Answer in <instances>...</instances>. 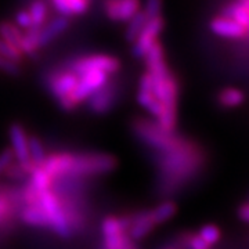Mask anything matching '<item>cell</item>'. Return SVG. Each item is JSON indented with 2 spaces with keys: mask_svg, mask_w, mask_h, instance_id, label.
<instances>
[{
  "mask_svg": "<svg viewBox=\"0 0 249 249\" xmlns=\"http://www.w3.org/2000/svg\"><path fill=\"white\" fill-rule=\"evenodd\" d=\"M211 32L216 36L226 37V39H244L248 36V31L235 22L234 19L224 16H216L209 22Z\"/></svg>",
  "mask_w": 249,
  "mask_h": 249,
  "instance_id": "cell-15",
  "label": "cell"
},
{
  "mask_svg": "<svg viewBox=\"0 0 249 249\" xmlns=\"http://www.w3.org/2000/svg\"><path fill=\"white\" fill-rule=\"evenodd\" d=\"M181 249H211L209 247L196 232H184L176 240Z\"/></svg>",
  "mask_w": 249,
  "mask_h": 249,
  "instance_id": "cell-25",
  "label": "cell"
},
{
  "mask_svg": "<svg viewBox=\"0 0 249 249\" xmlns=\"http://www.w3.org/2000/svg\"><path fill=\"white\" fill-rule=\"evenodd\" d=\"M71 25V19L62 16L50 18L45 25L37 29V43L39 47L43 49L50 43H53L54 40L61 36L64 32H67V29Z\"/></svg>",
  "mask_w": 249,
  "mask_h": 249,
  "instance_id": "cell-14",
  "label": "cell"
},
{
  "mask_svg": "<svg viewBox=\"0 0 249 249\" xmlns=\"http://www.w3.org/2000/svg\"><path fill=\"white\" fill-rule=\"evenodd\" d=\"M130 127H132L134 137L152 152H160L165 150L176 134V132L163 130L155 121L148 119V118H142V116L134 118Z\"/></svg>",
  "mask_w": 249,
  "mask_h": 249,
  "instance_id": "cell-3",
  "label": "cell"
},
{
  "mask_svg": "<svg viewBox=\"0 0 249 249\" xmlns=\"http://www.w3.org/2000/svg\"><path fill=\"white\" fill-rule=\"evenodd\" d=\"M154 160L160 172V191L169 196L196 178L205 158L196 142L176 133L165 150L154 152Z\"/></svg>",
  "mask_w": 249,
  "mask_h": 249,
  "instance_id": "cell-1",
  "label": "cell"
},
{
  "mask_svg": "<svg viewBox=\"0 0 249 249\" xmlns=\"http://www.w3.org/2000/svg\"><path fill=\"white\" fill-rule=\"evenodd\" d=\"M238 216H240L241 220L249 223V202L241 206L240 211H238Z\"/></svg>",
  "mask_w": 249,
  "mask_h": 249,
  "instance_id": "cell-33",
  "label": "cell"
},
{
  "mask_svg": "<svg viewBox=\"0 0 249 249\" xmlns=\"http://www.w3.org/2000/svg\"><path fill=\"white\" fill-rule=\"evenodd\" d=\"M126 217H127V230H126V232H127V237L133 242L145 238L157 227V224L152 222L150 211L136 212V213L127 214Z\"/></svg>",
  "mask_w": 249,
  "mask_h": 249,
  "instance_id": "cell-13",
  "label": "cell"
},
{
  "mask_svg": "<svg viewBox=\"0 0 249 249\" xmlns=\"http://www.w3.org/2000/svg\"><path fill=\"white\" fill-rule=\"evenodd\" d=\"M163 29H165L163 16L148 19V22L145 24V27L142 28V31L140 32V35L137 36L136 40L132 43V54L134 55V58L142 60L144 55L150 50V47L158 40Z\"/></svg>",
  "mask_w": 249,
  "mask_h": 249,
  "instance_id": "cell-7",
  "label": "cell"
},
{
  "mask_svg": "<svg viewBox=\"0 0 249 249\" xmlns=\"http://www.w3.org/2000/svg\"><path fill=\"white\" fill-rule=\"evenodd\" d=\"M119 97V88L116 83L108 82L106 86L94 91L88 98V108L94 115H106L112 108L115 107Z\"/></svg>",
  "mask_w": 249,
  "mask_h": 249,
  "instance_id": "cell-10",
  "label": "cell"
},
{
  "mask_svg": "<svg viewBox=\"0 0 249 249\" xmlns=\"http://www.w3.org/2000/svg\"><path fill=\"white\" fill-rule=\"evenodd\" d=\"M72 160H73V154L72 152H52V154H47L45 163H43V168L54 181L55 180H62V178H70Z\"/></svg>",
  "mask_w": 249,
  "mask_h": 249,
  "instance_id": "cell-11",
  "label": "cell"
},
{
  "mask_svg": "<svg viewBox=\"0 0 249 249\" xmlns=\"http://www.w3.org/2000/svg\"><path fill=\"white\" fill-rule=\"evenodd\" d=\"M54 180L45 170L43 166H34V169L28 175V186L36 193H42L46 190H50L53 187Z\"/></svg>",
  "mask_w": 249,
  "mask_h": 249,
  "instance_id": "cell-18",
  "label": "cell"
},
{
  "mask_svg": "<svg viewBox=\"0 0 249 249\" xmlns=\"http://www.w3.org/2000/svg\"><path fill=\"white\" fill-rule=\"evenodd\" d=\"M14 160H16L14 158V154H13V150L10 147L4 148L3 151L0 152V176L4 175V172L14 162Z\"/></svg>",
  "mask_w": 249,
  "mask_h": 249,
  "instance_id": "cell-32",
  "label": "cell"
},
{
  "mask_svg": "<svg viewBox=\"0 0 249 249\" xmlns=\"http://www.w3.org/2000/svg\"><path fill=\"white\" fill-rule=\"evenodd\" d=\"M118 166V160L114 155L103 152H80L73 154L71 175L72 178H94L111 173Z\"/></svg>",
  "mask_w": 249,
  "mask_h": 249,
  "instance_id": "cell-2",
  "label": "cell"
},
{
  "mask_svg": "<svg viewBox=\"0 0 249 249\" xmlns=\"http://www.w3.org/2000/svg\"><path fill=\"white\" fill-rule=\"evenodd\" d=\"M217 104L226 109L240 107L245 101V93L237 88H224L217 93Z\"/></svg>",
  "mask_w": 249,
  "mask_h": 249,
  "instance_id": "cell-19",
  "label": "cell"
},
{
  "mask_svg": "<svg viewBox=\"0 0 249 249\" xmlns=\"http://www.w3.org/2000/svg\"><path fill=\"white\" fill-rule=\"evenodd\" d=\"M16 25L21 31H28V29L34 28V24H32V19H31V16H29L28 10L19 9L16 13Z\"/></svg>",
  "mask_w": 249,
  "mask_h": 249,
  "instance_id": "cell-31",
  "label": "cell"
},
{
  "mask_svg": "<svg viewBox=\"0 0 249 249\" xmlns=\"http://www.w3.org/2000/svg\"><path fill=\"white\" fill-rule=\"evenodd\" d=\"M49 4L58 13V16L70 18V19L73 18L70 0H49Z\"/></svg>",
  "mask_w": 249,
  "mask_h": 249,
  "instance_id": "cell-29",
  "label": "cell"
},
{
  "mask_svg": "<svg viewBox=\"0 0 249 249\" xmlns=\"http://www.w3.org/2000/svg\"><path fill=\"white\" fill-rule=\"evenodd\" d=\"M37 204L47 216L49 226H50L49 230H52L54 234H57L61 238L72 237L73 231H72L71 224H70L68 219H67V214L64 212L61 199H60V196L55 193L53 187L50 190L39 193Z\"/></svg>",
  "mask_w": 249,
  "mask_h": 249,
  "instance_id": "cell-4",
  "label": "cell"
},
{
  "mask_svg": "<svg viewBox=\"0 0 249 249\" xmlns=\"http://www.w3.org/2000/svg\"><path fill=\"white\" fill-rule=\"evenodd\" d=\"M0 71L10 76H18L21 73V65L18 62L11 61L9 58L0 55Z\"/></svg>",
  "mask_w": 249,
  "mask_h": 249,
  "instance_id": "cell-30",
  "label": "cell"
},
{
  "mask_svg": "<svg viewBox=\"0 0 249 249\" xmlns=\"http://www.w3.org/2000/svg\"><path fill=\"white\" fill-rule=\"evenodd\" d=\"M142 7V0H101L104 16L116 24L129 22Z\"/></svg>",
  "mask_w": 249,
  "mask_h": 249,
  "instance_id": "cell-8",
  "label": "cell"
},
{
  "mask_svg": "<svg viewBox=\"0 0 249 249\" xmlns=\"http://www.w3.org/2000/svg\"><path fill=\"white\" fill-rule=\"evenodd\" d=\"M89 1H90V3H93V0H89Z\"/></svg>",
  "mask_w": 249,
  "mask_h": 249,
  "instance_id": "cell-35",
  "label": "cell"
},
{
  "mask_svg": "<svg viewBox=\"0 0 249 249\" xmlns=\"http://www.w3.org/2000/svg\"><path fill=\"white\" fill-rule=\"evenodd\" d=\"M196 234H198L209 247H212L216 242H219L220 237H222V231H220V229H219L216 224H205V226H202V227L199 229V231L196 232Z\"/></svg>",
  "mask_w": 249,
  "mask_h": 249,
  "instance_id": "cell-26",
  "label": "cell"
},
{
  "mask_svg": "<svg viewBox=\"0 0 249 249\" xmlns=\"http://www.w3.org/2000/svg\"><path fill=\"white\" fill-rule=\"evenodd\" d=\"M27 10L31 16L34 28H42L50 19L49 3L46 0H31Z\"/></svg>",
  "mask_w": 249,
  "mask_h": 249,
  "instance_id": "cell-20",
  "label": "cell"
},
{
  "mask_svg": "<svg viewBox=\"0 0 249 249\" xmlns=\"http://www.w3.org/2000/svg\"><path fill=\"white\" fill-rule=\"evenodd\" d=\"M9 137L10 142H11V150L14 154V158L17 160V163L27 172L29 175V172L34 169L32 160L29 157V147H28V133L25 132L22 124H10L9 127Z\"/></svg>",
  "mask_w": 249,
  "mask_h": 249,
  "instance_id": "cell-9",
  "label": "cell"
},
{
  "mask_svg": "<svg viewBox=\"0 0 249 249\" xmlns=\"http://www.w3.org/2000/svg\"><path fill=\"white\" fill-rule=\"evenodd\" d=\"M137 101L140 107L144 108L154 119H158L160 114V106L154 93L151 76L144 71L139 79V89H137Z\"/></svg>",
  "mask_w": 249,
  "mask_h": 249,
  "instance_id": "cell-12",
  "label": "cell"
},
{
  "mask_svg": "<svg viewBox=\"0 0 249 249\" xmlns=\"http://www.w3.org/2000/svg\"><path fill=\"white\" fill-rule=\"evenodd\" d=\"M21 204L19 190H0V227L7 226Z\"/></svg>",
  "mask_w": 249,
  "mask_h": 249,
  "instance_id": "cell-16",
  "label": "cell"
},
{
  "mask_svg": "<svg viewBox=\"0 0 249 249\" xmlns=\"http://www.w3.org/2000/svg\"><path fill=\"white\" fill-rule=\"evenodd\" d=\"M67 67L79 76L88 71H103L111 76L121 72L122 62L111 54H85L73 58L67 64Z\"/></svg>",
  "mask_w": 249,
  "mask_h": 249,
  "instance_id": "cell-5",
  "label": "cell"
},
{
  "mask_svg": "<svg viewBox=\"0 0 249 249\" xmlns=\"http://www.w3.org/2000/svg\"><path fill=\"white\" fill-rule=\"evenodd\" d=\"M0 55L9 58L11 61L18 62V64H21L24 60V54L17 49H14L13 46H10L9 43H6L1 37H0Z\"/></svg>",
  "mask_w": 249,
  "mask_h": 249,
  "instance_id": "cell-27",
  "label": "cell"
},
{
  "mask_svg": "<svg viewBox=\"0 0 249 249\" xmlns=\"http://www.w3.org/2000/svg\"><path fill=\"white\" fill-rule=\"evenodd\" d=\"M176 212H178V205L175 204L173 201H170V199H166V201L160 202V205H157L155 208L150 209L152 222L155 223L157 226L173 219Z\"/></svg>",
  "mask_w": 249,
  "mask_h": 249,
  "instance_id": "cell-22",
  "label": "cell"
},
{
  "mask_svg": "<svg viewBox=\"0 0 249 249\" xmlns=\"http://www.w3.org/2000/svg\"><path fill=\"white\" fill-rule=\"evenodd\" d=\"M148 19L150 18L147 17V14L144 13V10L142 7V10L127 22V28L124 31V39H126V42L133 43L134 40H136V37L140 35L142 28L145 27V24L148 22Z\"/></svg>",
  "mask_w": 249,
  "mask_h": 249,
  "instance_id": "cell-24",
  "label": "cell"
},
{
  "mask_svg": "<svg viewBox=\"0 0 249 249\" xmlns=\"http://www.w3.org/2000/svg\"><path fill=\"white\" fill-rule=\"evenodd\" d=\"M28 147H29V157L32 160V165L43 166L47 157L43 142L35 134H28Z\"/></svg>",
  "mask_w": 249,
  "mask_h": 249,
  "instance_id": "cell-23",
  "label": "cell"
},
{
  "mask_svg": "<svg viewBox=\"0 0 249 249\" xmlns=\"http://www.w3.org/2000/svg\"><path fill=\"white\" fill-rule=\"evenodd\" d=\"M78 82H79V75H76L67 65L54 67L53 70L46 72L43 78L46 90L55 101L70 96L76 88Z\"/></svg>",
  "mask_w": 249,
  "mask_h": 249,
  "instance_id": "cell-6",
  "label": "cell"
},
{
  "mask_svg": "<svg viewBox=\"0 0 249 249\" xmlns=\"http://www.w3.org/2000/svg\"><path fill=\"white\" fill-rule=\"evenodd\" d=\"M162 249H181V248H180V245H178V242L175 241V242H170V244H168L166 247H163Z\"/></svg>",
  "mask_w": 249,
  "mask_h": 249,
  "instance_id": "cell-34",
  "label": "cell"
},
{
  "mask_svg": "<svg viewBox=\"0 0 249 249\" xmlns=\"http://www.w3.org/2000/svg\"><path fill=\"white\" fill-rule=\"evenodd\" d=\"M142 10L150 19L160 17L162 16V10H163V0H145Z\"/></svg>",
  "mask_w": 249,
  "mask_h": 249,
  "instance_id": "cell-28",
  "label": "cell"
},
{
  "mask_svg": "<svg viewBox=\"0 0 249 249\" xmlns=\"http://www.w3.org/2000/svg\"><path fill=\"white\" fill-rule=\"evenodd\" d=\"M19 217L29 227H35V229H46L49 230V220L47 216L43 212V209L39 206V204L22 205L19 209Z\"/></svg>",
  "mask_w": 249,
  "mask_h": 249,
  "instance_id": "cell-17",
  "label": "cell"
},
{
  "mask_svg": "<svg viewBox=\"0 0 249 249\" xmlns=\"http://www.w3.org/2000/svg\"><path fill=\"white\" fill-rule=\"evenodd\" d=\"M220 16H224V17H229L234 19L235 22H238L240 25L248 29L249 27V9L245 6L244 1H235V3H231L229 4L227 7H224L222 10V14Z\"/></svg>",
  "mask_w": 249,
  "mask_h": 249,
  "instance_id": "cell-21",
  "label": "cell"
}]
</instances>
